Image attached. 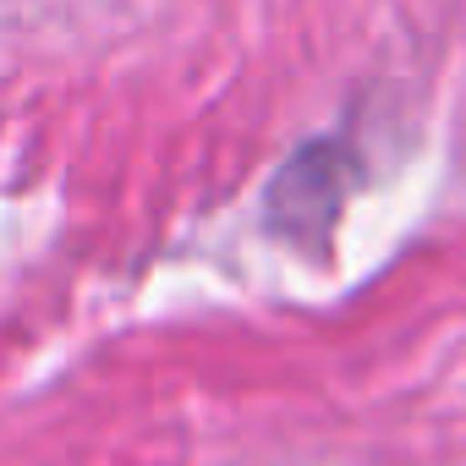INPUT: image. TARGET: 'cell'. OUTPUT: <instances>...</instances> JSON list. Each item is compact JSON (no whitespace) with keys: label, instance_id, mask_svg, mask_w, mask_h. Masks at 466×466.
<instances>
[{"label":"cell","instance_id":"6da1fadb","mask_svg":"<svg viewBox=\"0 0 466 466\" xmlns=\"http://www.w3.org/2000/svg\"><path fill=\"white\" fill-rule=\"evenodd\" d=\"M346 198H351V154L340 143H308L275 170L264 192V214H269L275 237L324 253Z\"/></svg>","mask_w":466,"mask_h":466}]
</instances>
